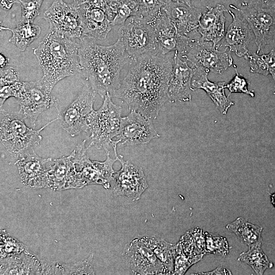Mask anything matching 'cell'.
<instances>
[{"instance_id": "cell-2", "label": "cell", "mask_w": 275, "mask_h": 275, "mask_svg": "<svg viewBox=\"0 0 275 275\" xmlns=\"http://www.w3.org/2000/svg\"><path fill=\"white\" fill-rule=\"evenodd\" d=\"M88 37L80 40L78 57L80 73L102 99L120 87V73L131 59L123 41L119 38L113 44L102 46Z\"/></svg>"}, {"instance_id": "cell-21", "label": "cell", "mask_w": 275, "mask_h": 275, "mask_svg": "<svg viewBox=\"0 0 275 275\" xmlns=\"http://www.w3.org/2000/svg\"><path fill=\"white\" fill-rule=\"evenodd\" d=\"M206 8L208 10L202 13L197 30L201 36V40L211 42L215 46L225 34L224 12H228V10L219 4L214 7L208 6Z\"/></svg>"}, {"instance_id": "cell-26", "label": "cell", "mask_w": 275, "mask_h": 275, "mask_svg": "<svg viewBox=\"0 0 275 275\" xmlns=\"http://www.w3.org/2000/svg\"><path fill=\"white\" fill-rule=\"evenodd\" d=\"M227 229L234 233L240 241L249 248L262 245V226L248 222L242 217H238L227 224Z\"/></svg>"}, {"instance_id": "cell-39", "label": "cell", "mask_w": 275, "mask_h": 275, "mask_svg": "<svg viewBox=\"0 0 275 275\" xmlns=\"http://www.w3.org/2000/svg\"><path fill=\"white\" fill-rule=\"evenodd\" d=\"M236 71V74L231 80L226 84L225 88H227L230 93H242L254 97V93L249 90V82L248 80L240 74L237 70L235 65L234 66Z\"/></svg>"}, {"instance_id": "cell-19", "label": "cell", "mask_w": 275, "mask_h": 275, "mask_svg": "<svg viewBox=\"0 0 275 275\" xmlns=\"http://www.w3.org/2000/svg\"><path fill=\"white\" fill-rule=\"evenodd\" d=\"M232 17V21L229 25L226 33L219 43L216 45L219 47L229 49L238 57L245 58L248 54V46L253 40V32L244 19L232 11H228Z\"/></svg>"}, {"instance_id": "cell-38", "label": "cell", "mask_w": 275, "mask_h": 275, "mask_svg": "<svg viewBox=\"0 0 275 275\" xmlns=\"http://www.w3.org/2000/svg\"><path fill=\"white\" fill-rule=\"evenodd\" d=\"M194 264V262L184 253L181 245L178 242L175 253L173 274H184Z\"/></svg>"}, {"instance_id": "cell-44", "label": "cell", "mask_w": 275, "mask_h": 275, "mask_svg": "<svg viewBox=\"0 0 275 275\" xmlns=\"http://www.w3.org/2000/svg\"><path fill=\"white\" fill-rule=\"evenodd\" d=\"M199 274H231L232 273L230 270L224 268L223 267H218L216 269L206 272H202L200 273H196Z\"/></svg>"}, {"instance_id": "cell-4", "label": "cell", "mask_w": 275, "mask_h": 275, "mask_svg": "<svg viewBox=\"0 0 275 275\" xmlns=\"http://www.w3.org/2000/svg\"><path fill=\"white\" fill-rule=\"evenodd\" d=\"M58 118L48 122L39 130L29 127L18 112H8L1 109V143L11 156L18 159L33 150L42 140L40 132L48 124Z\"/></svg>"}, {"instance_id": "cell-35", "label": "cell", "mask_w": 275, "mask_h": 275, "mask_svg": "<svg viewBox=\"0 0 275 275\" xmlns=\"http://www.w3.org/2000/svg\"><path fill=\"white\" fill-rule=\"evenodd\" d=\"M206 249L207 254L225 257L229 252L226 238L219 235L205 232Z\"/></svg>"}, {"instance_id": "cell-27", "label": "cell", "mask_w": 275, "mask_h": 275, "mask_svg": "<svg viewBox=\"0 0 275 275\" xmlns=\"http://www.w3.org/2000/svg\"><path fill=\"white\" fill-rule=\"evenodd\" d=\"M179 242L184 253L195 263L201 260L207 254L205 232L199 228H194L187 231Z\"/></svg>"}, {"instance_id": "cell-31", "label": "cell", "mask_w": 275, "mask_h": 275, "mask_svg": "<svg viewBox=\"0 0 275 275\" xmlns=\"http://www.w3.org/2000/svg\"><path fill=\"white\" fill-rule=\"evenodd\" d=\"M245 59H248L250 71L267 76L270 74L275 83V48L266 54L258 55L257 53L248 54Z\"/></svg>"}, {"instance_id": "cell-30", "label": "cell", "mask_w": 275, "mask_h": 275, "mask_svg": "<svg viewBox=\"0 0 275 275\" xmlns=\"http://www.w3.org/2000/svg\"><path fill=\"white\" fill-rule=\"evenodd\" d=\"M249 250L242 252L238 260L250 266L257 274H263L264 271L273 266L266 255L263 252L261 246H255L249 248Z\"/></svg>"}, {"instance_id": "cell-40", "label": "cell", "mask_w": 275, "mask_h": 275, "mask_svg": "<svg viewBox=\"0 0 275 275\" xmlns=\"http://www.w3.org/2000/svg\"><path fill=\"white\" fill-rule=\"evenodd\" d=\"M23 81H18L14 84L1 87L0 106L2 108L5 101L11 97L17 98L23 87Z\"/></svg>"}, {"instance_id": "cell-15", "label": "cell", "mask_w": 275, "mask_h": 275, "mask_svg": "<svg viewBox=\"0 0 275 275\" xmlns=\"http://www.w3.org/2000/svg\"><path fill=\"white\" fill-rule=\"evenodd\" d=\"M118 160L121 168L116 171L113 194L126 196L133 201L138 200L148 187L143 170L141 167L124 160L121 155H118Z\"/></svg>"}, {"instance_id": "cell-11", "label": "cell", "mask_w": 275, "mask_h": 275, "mask_svg": "<svg viewBox=\"0 0 275 275\" xmlns=\"http://www.w3.org/2000/svg\"><path fill=\"white\" fill-rule=\"evenodd\" d=\"M96 92L85 81L80 93L60 116L61 127L71 136L87 132V119L94 110Z\"/></svg>"}, {"instance_id": "cell-49", "label": "cell", "mask_w": 275, "mask_h": 275, "mask_svg": "<svg viewBox=\"0 0 275 275\" xmlns=\"http://www.w3.org/2000/svg\"><path fill=\"white\" fill-rule=\"evenodd\" d=\"M274 94H275V91H274Z\"/></svg>"}, {"instance_id": "cell-16", "label": "cell", "mask_w": 275, "mask_h": 275, "mask_svg": "<svg viewBox=\"0 0 275 275\" xmlns=\"http://www.w3.org/2000/svg\"><path fill=\"white\" fill-rule=\"evenodd\" d=\"M53 159L43 158L32 150L15 162L21 182L34 188H46L47 172Z\"/></svg>"}, {"instance_id": "cell-46", "label": "cell", "mask_w": 275, "mask_h": 275, "mask_svg": "<svg viewBox=\"0 0 275 275\" xmlns=\"http://www.w3.org/2000/svg\"><path fill=\"white\" fill-rule=\"evenodd\" d=\"M9 62V58L5 57L3 54H0V65L1 69L3 68L8 66Z\"/></svg>"}, {"instance_id": "cell-47", "label": "cell", "mask_w": 275, "mask_h": 275, "mask_svg": "<svg viewBox=\"0 0 275 275\" xmlns=\"http://www.w3.org/2000/svg\"><path fill=\"white\" fill-rule=\"evenodd\" d=\"M171 1L182 3L189 6L191 5V0H171Z\"/></svg>"}, {"instance_id": "cell-22", "label": "cell", "mask_w": 275, "mask_h": 275, "mask_svg": "<svg viewBox=\"0 0 275 275\" xmlns=\"http://www.w3.org/2000/svg\"><path fill=\"white\" fill-rule=\"evenodd\" d=\"M162 9L180 35L186 36L197 29L202 15L200 10L192 5L171 0H165Z\"/></svg>"}, {"instance_id": "cell-45", "label": "cell", "mask_w": 275, "mask_h": 275, "mask_svg": "<svg viewBox=\"0 0 275 275\" xmlns=\"http://www.w3.org/2000/svg\"><path fill=\"white\" fill-rule=\"evenodd\" d=\"M16 3H20V0H1V7L5 10H9Z\"/></svg>"}, {"instance_id": "cell-24", "label": "cell", "mask_w": 275, "mask_h": 275, "mask_svg": "<svg viewBox=\"0 0 275 275\" xmlns=\"http://www.w3.org/2000/svg\"><path fill=\"white\" fill-rule=\"evenodd\" d=\"M1 274H42L41 259L29 249L1 259Z\"/></svg>"}, {"instance_id": "cell-32", "label": "cell", "mask_w": 275, "mask_h": 275, "mask_svg": "<svg viewBox=\"0 0 275 275\" xmlns=\"http://www.w3.org/2000/svg\"><path fill=\"white\" fill-rule=\"evenodd\" d=\"M111 7L115 15L111 21L112 26L124 24L128 18L138 15L139 12L137 0H113Z\"/></svg>"}, {"instance_id": "cell-23", "label": "cell", "mask_w": 275, "mask_h": 275, "mask_svg": "<svg viewBox=\"0 0 275 275\" xmlns=\"http://www.w3.org/2000/svg\"><path fill=\"white\" fill-rule=\"evenodd\" d=\"M210 71L205 68H197L191 81L194 91L198 89L204 90L221 113L225 115L229 108L234 104L225 93V81L213 82L208 79Z\"/></svg>"}, {"instance_id": "cell-34", "label": "cell", "mask_w": 275, "mask_h": 275, "mask_svg": "<svg viewBox=\"0 0 275 275\" xmlns=\"http://www.w3.org/2000/svg\"><path fill=\"white\" fill-rule=\"evenodd\" d=\"M139 5L138 16L149 23L153 22L163 11L165 0H137Z\"/></svg>"}, {"instance_id": "cell-8", "label": "cell", "mask_w": 275, "mask_h": 275, "mask_svg": "<svg viewBox=\"0 0 275 275\" xmlns=\"http://www.w3.org/2000/svg\"><path fill=\"white\" fill-rule=\"evenodd\" d=\"M86 140L78 144L71 153L76 165L77 174L82 187L90 184H100L106 189H109V182L115 179L116 171L113 164L118 160V155L114 157L106 153V158L104 161L91 160L87 153Z\"/></svg>"}, {"instance_id": "cell-9", "label": "cell", "mask_w": 275, "mask_h": 275, "mask_svg": "<svg viewBox=\"0 0 275 275\" xmlns=\"http://www.w3.org/2000/svg\"><path fill=\"white\" fill-rule=\"evenodd\" d=\"M16 99L19 105L18 113L33 128L35 127L38 117L58 102V100L42 85L40 80L23 81L22 88Z\"/></svg>"}, {"instance_id": "cell-7", "label": "cell", "mask_w": 275, "mask_h": 275, "mask_svg": "<svg viewBox=\"0 0 275 275\" xmlns=\"http://www.w3.org/2000/svg\"><path fill=\"white\" fill-rule=\"evenodd\" d=\"M118 36L131 60L144 54L159 53L153 26L141 16L128 18L120 28Z\"/></svg>"}, {"instance_id": "cell-3", "label": "cell", "mask_w": 275, "mask_h": 275, "mask_svg": "<svg viewBox=\"0 0 275 275\" xmlns=\"http://www.w3.org/2000/svg\"><path fill=\"white\" fill-rule=\"evenodd\" d=\"M79 43L48 30L37 47L33 49L43 76L42 85L51 92L63 78L80 72L78 50Z\"/></svg>"}, {"instance_id": "cell-1", "label": "cell", "mask_w": 275, "mask_h": 275, "mask_svg": "<svg viewBox=\"0 0 275 275\" xmlns=\"http://www.w3.org/2000/svg\"><path fill=\"white\" fill-rule=\"evenodd\" d=\"M173 58L146 53L132 60L126 76L112 97L121 99L143 116L155 119L169 101L168 85Z\"/></svg>"}, {"instance_id": "cell-5", "label": "cell", "mask_w": 275, "mask_h": 275, "mask_svg": "<svg viewBox=\"0 0 275 275\" xmlns=\"http://www.w3.org/2000/svg\"><path fill=\"white\" fill-rule=\"evenodd\" d=\"M103 103L97 111L94 110L87 119V130L90 143L89 148L94 146L98 149H103L105 153L114 149L119 144L113 138L118 133L121 119L122 107L113 102L110 94H106Z\"/></svg>"}, {"instance_id": "cell-29", "label": "cell", "mask_w": 275, "mask_h": 275, "mask_svg": "<svg viewBox=\"0 0 275 275\" xmlns=\"http://www.w3.org/2000/svg\"><path fill=\"white\" fill-rule=\"evenodd\" d=\"M1 29L12 32V36L9 38V41L21 51H24L32 42L39 37L41 32L39 25L33 23L21 22H19L15 28L10 29L1 26Z\"/></svg>"}, {"instance_id": "cell-37", "label": "cell", "mask_w": 275, "mask_h": 275, "mask_svg": "<svg viewBox=\"0 0 275 275\" xmlns=\"http://www.w3.org/2000/svg\"><path fill=\"white\" fill-rule=\"evenodd\" d=\"M44 0H20L21 17L20 22L33 23L40 13V9Z\"/></svg>"}, {"instance_id": "cell-10", "label": "cell", "mask_w": 275, "mask_h": 275, "mask_svg": "<svg viewBox=\"0 0 275 275\" xmlns=\"http://www.w3.org/2000/svg\"><path fill=\"white\" fill-rule=\"evenodd\" d=\"M230 7L239 12L248 22L254 36L257 46L256 53L275 39V6L240 7L233 4Z\"/></svg>"}, {"instance_id": "cell-36", "label": "cell", "mask_w": 275, "mask_h": 275, "mask_svg": "<svg viewBox=\"0 0 275 275\" xmlns=\"http://www.w3.org/2000/svg\"><path fill=\"white\" fill-rule=\"evenodd\" d=\"M93 254L73 263H58L62 274H94L92 261Z\"/></svg>"}, {"instance_id": "cell-17", "label": "cell", "mask_w": 275, "mask_h": 275, "mask_svg": "<svg viewBox=\"0 0 275 275\" xmlns=\"http://www.w3.org/2000/svg\"><path fill=\"white\" fill-rule=\"evenodd\" d=\"M196 69L181 59L176 50L168 85L169 101L187 102L191 99V81Z\"/></svg>"}, {"instance_id": "cell-41", "label": "cell", "mask_w": 275, "mask_h": 275, "mask_svg": "<svg viewBox=\"0 0 275 275\" xmlns=\"http://www.w3.org/2000/svg\"><path fill=\"white\" fill-rule=\"evenodd\" d=\"M19 80L18 73L14 68L7 66L1 69L0 87L9 85Z\"/></svg>"}, {"instance_id": "cell-48", "label": "cell", "mask_w": 275, "mask_h": 275, "mask_svg": "<svg viewBox=\"0 0 275 275\" xmlns=\"http://www.w3.org/2000/svg\"><path fill=\"white\" fill-rule=\"evenodd\" d=\"M270 202L273 205V206L275 208V193H273L270 195Z\"/></svg>"}, {"instance_id": "cell-28", "label": "cell", "mask_w": 275, "mask_h": 275, "mask_svg": "<svg viewBox=\"0 0 275 275\" xmlns=\"http://www.w3.org/2000/svg\"><path fill=\"white\" fill-rule=\"evenodd\" d=\"M142 241L154 253L167 269L169 274H173L174 257L177 244H172L155 237H140Z\"/></svg>"}, {"instance_id": "cell-18", "label": "cell", "mask_w": 275, "mask_h": 275, "mask_svg": "<svg viewBox=\"0 0 275 275\" xmlns=\"http://www.w3.org/2000/svg\"><path fill=\"white\" fill-rule=\"evenodd\" d=\"M46 188L54 190L82 188L71 153L53 159L47 172Z\"/></svg>"}, {"instance_id": "cell-42", "label": "cell", "mask_w": 275, "mask_h": 275, "mask_svg": "<svg viewBox=\"0 0 275 275\" xmlns=\"http://www.w3.org/2000/svg\"><path fill=\"white\" fill-rule=\"evenodd\" d=\"M113 1V0H84L82 4L86 3L90 6L99 8L103 10L108 16L109 19L112 21L115 17V15L111 7Z\"/></svg>"}, {"instance_id": "cell-43", "label": "cell", "mask_w": 275, "mask_h": 275, "mask_svg": "<svg viewBox=\"0 0 275 275\" xmlns=\"http://www.w3.org/2000/svg\"><path fill=\"white\" fill-rule=\"evenodd\" d=\"M238 7L268 6L274 5L275 0H235Z\"/></svg>"}, {"instance_id": "cell-20", "label": "cell", "mask_w": 275, "mask_h": 275, "mask_svg": "<svg viewBox=\"0 0 275 275\" xmlns=\"http://www.w3.org/2000/svg\"><path fill=\"white\" fill-rule=\"evenodd\" d=\"M77 9L81 20L84 37L95 41L105 39L112 26L105 12L86 3L79 5Z\"/></svg>"}, {"instance_id": "cell-25", "label": "cell", "mask_w": 275, "mask_h": 275, "mask_svg": "<svg viewBox=\"0 0 275 275\" xmlns=\"http://www.w3.org/2000/svg\"><path fill=\"white\" fill-rule=\"evenodd\" d=\"M151 23L154 28L159 53L166 55L171 51H175L179 35L175 26L163 10Z\"/></svg>"}, {"instance_id": "cell-13", "label": "cell", "mask_w": 275, "mask_h": 275, "mask_svg": "<svg viewBox=\"0 0 275 275\" xmlns=\"http://www.w3.org/2000/svg\"><path fill=\"white\" fill-rule=\"evenodd\" d=\"M159 136L151 119L131 110L126 116L121 117L116 140L123 146H136Z\"/></svg>"}, {"instance_id": "cell-12", "label": "cell", "mask_w": 275, "mask_h": 275, "mask_svg": "<svg viewBox=\"0 0 275 275\" xmlns=\"http://www.w3.org/2000/svg\"><path fill=\"white\" fill-rule=\"evenodd\" d=\"M43 18L49 23V30L71 39L84 37L81 20L77 8L72 3L54 0Z\"/></svg>"}, {"instance_id": "cell-6", "label": "cell", "mask_w": 275, "mask_h": 275, "mask_svg": "<svg viewBox=\"0 0 275 275\" xmlns=\"http://www.w3.org/2000/svg\"><path fill=\"white\" fill-rule=\"evenodd\" d=\"M179 57L190 63L191 66L205 68L215 73L221 74L233 64L231 51H221L211 42L178 36L176 50Z\"/></svg>"}, {"instance_id": "cell-14", "label": "cell", "mask_w": 275, "mask_h": 275, "mask_svg": "<svg viewBox=\"0 0 275 275\" xmlns=\"http://www.w3.org/2000/svg\"><path fill=\"white\" fill-rule=\"evenodd\" d=\"M123 255L134 274H169L162 262L140 238H135L127 244Z\"/></svg>"}, {"instance_id": "cell-33", "label": "cell", "mask_w": 275, "mask_h": 275, "mask_svg": "<svg viewBox=\"0 0 275 275\" xmlns=\"http://www.w3.org/2000/svg\"><path fill=\"white\" fill-rule=\"evenodd\" d=\"M0 236L1 259L18 255L29 249L4 230L1 231Z\"/></svg>"}]
</instances>
